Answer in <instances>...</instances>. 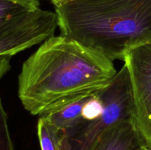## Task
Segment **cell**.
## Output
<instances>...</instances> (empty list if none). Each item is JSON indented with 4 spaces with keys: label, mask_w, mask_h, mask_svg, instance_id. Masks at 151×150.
Returning <instances> with one entry per match:
<instances>
[{
    "label": "cell",
    "mask_w": 151,
    "mask_h": 150,
    "mask_svg": "<svg viewBox=\"0 0 151 150\" xmlns=\"http://www.w3.org/2000/svg\"><path fill=\"white\" fill-rule=\"evenodd\" d=\"M103 110L75 133L66 136L69 150H91L102 135L115 124L131 119L132 98L128 71L124 64L107 87L100 91Z\"/></svg>",
    "instance_id": "cell-3"
},
{
    "label": "cell",
    "mask_w": 151,
    "mask_h": 150,
    "mask_svg": "<svg viewBox=\"0 0 151 150\" xmlns=\"http://www.w3.org/2000/svg\"><path fill=\"white\" fill-rule=\"evenodd\" d=\"M50 1H51L52 3H53V2H54V1H55L56 0H50Z\"/></svg>",
    "instance_id": "cell-14"
},
{
    "label": "cell",
    "mask_w": 151,
    "mask_h": 150,
    "mask_svg": "<svg viewBox=\"0 0 151 150\" xmlns=\"http://www.w3.org/2000/svg\"><path fill=\"white\" fill-rule=\"evenodd\" d=\"M58 26L55 12L38 8L0 22V56L15 54L43 43Z\"/></svg>",
    "instance_id": "cell-5"
},
{
    "label": "cell",
    "mask_w": 151,
    "mask_h": 150,
    "mask_svg": "<svg viewBox=\"0 0 151 150\" xmlns=\"http://www.w3.org/2000/svg\"><path fill=\"white\" fill-rule=\"evenodd\" d=\"M142 146L132 120L129 119L111 126L91 150H139Z\"/></svg>",
    "instance_id": "cell-6"
},
{
    "label": "cell",
    "mask_w": 151,
    "mask_h": 150,
    "mask_svg": "<svg viewBox=\"0 0 151 150\" xmlns=\"http://www.w3.org/2000/svg\"><path fill=\"white\" fill-rule=\"evenodd\" d=\"M91 96L71 101L40 117L44 118L50 123L63 131L66 136H69L81 129L87 122L84 119L83 109Z\"/></svg>",
    "instance_id": "cell-7"
},
{
    "label": "cell",
    "mask_w": 151,
    "mask_h": 150,
    "mask_svg": "<svg viewBox=\"0 0 151 150\" xmlns=\"http://www.w3.org/2000/svg\"><path fill=\"white\" fill-rule=\"evenodd\" d=\"M54 6L62 35L112 61L151 42V0H67Z\"/></svg>",
    "instance_id": "cell-2"
},
{
    "label": "cell",
    "mask_w": 151,
    "mask_h": 150,
    "mask_svg": "<svg viewBox=\"0 0 151 150\" xmlns=\"http://www.w3.org/2000/svg\"><path fill=\"white\" fill-rule=\"evenodd\" d=\"M123 61L131 82L132 123L143 146L151 149V42L128 50Z\"/></svg>",
    "instance_id": "cell-4"
},
{
    "label": "cell",
    "mask_w": 151,
    "mask_h": 150,
    "mask_svg": "<svg viewBox=\"0 0 151 150\" xmlns=\"http://www.w3.org/2000/svg\"><path fill=\"white\" fill-rule=\"evenodd\" d=\"M11 57L9 55L0 56V79L10 70Z\"/></svg>",
    "instance_id": "cell-11"
},
{
    "label": "cell",
    "mask_w": 151,
    "mask_h": 150,
    "mask_svg": "<svg viewBox=\"0 0 151 150\" xmlns=\"http://www.w3.org/2000/svg\"><path fill=\"white\" fill-rule=\"evenodd\" d=\"M37 132L41 150H69L68 138L64 132L44 118L38 119Z\"/></svg>",
    "instance_id": "cell-8"
},
{
    "label": "cell",
    "mask_w": 151,
    "mask_h": 150,
    "mask_svg": "<svg viewBox=\"0 0 151 150\" xmlns=\"http://www.w3.org/2000/svg\"><path fill=\"white\" fill-rule=\"evenodd\" d=\"M67 1V0H56V1H54L52 4H53V5H55V4H58V3L63 2V1Z\"/></svg>",
    "instance_id": "cell-12"
},
{
    "label": "cell",
    "mask_w": 151,
    "mask_h": 150,
    "mask_svg": "<svg viewBox=\"0 0 151 150\" xmlns=\"http://www.w3.org/2000/svg\"><path fill=\"white\" fill-rule=\"evenodd\" d=\"M139 150H151V149H149L146 148V147L142 146V147H141V148H140Z\"/></svg>",
    "instance_id": "cell-13"
},
{
    "label": "cell",
    "mask_w": 151,
    "mask_h": 150,
    "mask_svg": "<svg viewBox=\"0 0 151 150\" xmlns=\"http://www.w3.org/2000/svg\"><path fill=\"white\" fill-rule=\"evenodd\" d=\"M0 150H14L7 124V115L0 99Z\"/></svg>",
    "instance_id": "cell-10"
},
{
    "label": "cell",
    "mask_w": 151,
    "mask_h": 150,
    "mask_svg": "<svg viewBox=\"0 0 151 150\" xmlns=\"http://www.w3.org/2000/svg\"><path fill=\"white\" fill-rule=\"evenodd\" d=\"M113 62L72 38L53 35L24 62L19 98L27 111L41 116L104 89L117 73Z\"/></svg>",
    "instance_id": "cell-1"
},
{
    "label": "cell",
    "mask_w": 151,
    "mask_h": 150,
    "mask_svg": "<svg viewBox=\"0 0 151 150\" xmlns=\"http://www.w3.org/2000/svg\"><path fill=\"white\" fill-rule=\"evenodd\" d=\"M40 8L39 0H0V22Z\"/></svg>",
    "instance_id": "cell-9"
}]
</instances>
